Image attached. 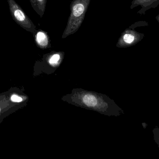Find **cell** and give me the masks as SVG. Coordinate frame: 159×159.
Returning a JSON list of instances; mask_svg holds the SVG:
<instances>
[{"label": "cell", "instance_id": "obj_1", "mask_svg": "<svg viewBox=\"0 0 159 159\" xmlns=\"http://www.w3.org/2000/svg\"><path fill=\"white\" fill-rule=\"evenodd\" d=\"M90 0H74L70 5V12L67 25L62 39L74 34L79 30L83 21Z\"/></svg>", "mask_w": 159, "mask_h": 159}, {"label": "cell", "instance_id": "obj_2", "mask_svg": "<svg viewBox=\"0 0 159 159\" xmlns=\"http://www.w3.org/2000/svg\"><path fill=\"white\" fill-rule=\"evenodd\" d=\"M16 87L11 88L7 92L0 93V123L9 115L25 107L27 101L17 102L12 99V95Z\"/></svg>", "mask_w": 159, "mask_h": 159}, {"label": "cell", "instance_id": "obj_3", "mask_svg": "<svg viewBox=\"0 0 159 159\" xmlns=\"http://www.w3.org/2000/svg\"><path fill=\"white\" fill-rule=\"evenodd\" d=\"M7 1L11 15L16 23L26 31L34 33L36 30V26L24 10L15 0Z\"/></svg>", "mask_w": 159, "mask_h": 159}, {"label": "cell", "instance_id": "obj_4", "mask_svg": "<svg viewBox=\"0 0 159 159\" xmlns=\"http://www.w3.org/2000/svg\"><path fill=\"white\" fill-rule=\"evenodd\" d=\"M140 38V34L133 30H126L122 34L118 44L122 47L133 45L138 42Z\"/></svg>", "mask_w": 159, "mask_h": 159}, {"label": "cell", "instance_id": "obj_5", "mask_svg": "<svg viewBox=\"0 0 159 159\" xmlns=\"http://www.w3.org/2000/svg\"><path fill=\"white\" fill-rule=\"evenodd\" d=\"M35 43L37 46L42 49L51 48L50 37L48 34L43 30H39L34 33Z\"/></svg>", "mask_w": 159, "mask_h": 159}, {"label": "cell", "instance_id": "obj_6", "mask_svg": "<svg viewBox=\"0 0 159 159\" xmlns=\"http://www.w3.org/2000/svg\"><path fill=\"white\" fill-rule=\"evenodd\" d=\"M30 2L33 10L42 17L45 12L47 0H30Z\"/></svg>", "mask_w": 159, "mask_h": 159}, {"label": "cell", "instance_id": "obj_7", "mask_svg": "<svg viewBox=\"0 0 159 159\" xmlns=\"http://www.w3.org/2000/svg\"><path fill=\"white\" fill-rule=\"evenodd\" d=\"M61 57V54L59 53H52L44 55L43 61L48 63L50 66H56L59 64Z\"/></svg>", "mask_w": 159, "mask_h": 159}, {"label": "cell", "instance_id": "obj_8", "mask_svg": "<svg viewBox=\"0 0 159 159\" xmlns=\"http://www.w3.org/2000/svg\"><path fill=\"white\" fill-rule=\"evenodd\" d=\"M83 101L86 106L94 107L97 104V99L94 96L92 95H85L83 98Z\"/></svg>", "mask_w": 159, "mask_h": 159}, {"label": "cell", "instance_id": "obj_9", "mask_svg": "<svg viewBox=\"0 0 159 159\" xmlns=\"http://www.w3.org/2000/svg\"><path fill=\"white\" fill-rule=\"evenodd\" d=\"M155 0H134L132 2L131 8L138 5H141L143 8H146L149 4H150Z\"/></svg>", "mask_w": 159, "mask_h": 159}]
</instances>
